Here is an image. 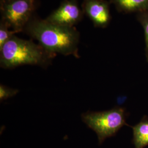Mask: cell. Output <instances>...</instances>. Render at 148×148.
I'll use <instances>...</instances> for the list:
<instances>
[{
	"mask_svg": "<svg viewBox=\"0 0 148 148\" xmlns=\"http://www.w3.org/2000/svg\"><path fill=\"white\" fill-rule=\"evenodd\" d=\"M28 35L38 41L48 53L56 56L72 55L79 58V34L74 27L60 26L33 16L25 27Z\"/></svg>",
	"mask_w": 148,
	"mask_h": 148,
	"instance_id": "cell-1",
	"label": "cell"
},
{
	"mask_svg": "<svg viewBox=\"0 0 148 148\" xmlns=\"http://www.w3.org/2000/svg\"><path fill=\"white\" fill-rule=\"evenodd\" d=\"M54 57L40 44L14 35L0 48V65L5 69L23 65L46 66Z\"/></svg>",
	"mask_w": 148,
	"mask_h": 148,
	"instance_id": "cell-2",
	"label": "cell"
},
{
	"mask_svg": "<svg viewBox=\"0 0 148 148\" xmlns=\"http://www.w3.org/2000/svg\"><path fill=\"white\" fill-rule=\"evenodd\" d=\"M82 118L83 121L97 133L100 143L114 135L126 124L125 111L119 108L108 111L86 113Z\"/></svg>",
	"mask_w": 148,
	"mask_h": 148,
	"instance_id": "cell-3",
	"label": "cell"
},
{
	"mask_svg": "<svg viewBox=\"0 0 148 148\" xmlns=\"http://www.w3.org/2000/svg\"><path fill=\"white\" fill-rule=\"evenodd\" d=\"M35 8V0H0L1 20L12 30L24 31Z\"/></svg>",
	"mask_w": 148,
	"mask_h": 148,
	"instance_id": "cell-4",
	"label": "cell"
},
{
	"mask_svg": "<svg viewBox=\"0 0 148 148\" xmlns=\"http://www.w3.org/2000/svg\"><path fill=\"white\" fill-rule=\"evenodd\" d=\"M84 14L77 0H64L58 8L45 19L60 26L74 27L82 20Z\"/></svg>",
	"mask_w": 148,
	"mask_h": 148,
	"instance_id": "cell-5",
	"label": "cell"
},
{
	"mask_svg": "<svg viewBox=\"0 0 148 148\" xmlns=\"http://www.w3.org/2000/svg\"><path fill=\"white\" fill-rule=\"evenodd\" d=\"M82 10L93 22L94 25L98 27H107L110 21L111 16L109 5L104 0H84Z\"/></svg>",
	"mask_w": 148,
	"mask_h": 148,
	"instance_id": "cell-6",
	"label": "cell"
},
{
	"mask_svg": "<svg viewBox=\"0 0 148 148\" xmlns=\"http://www.w3.org/2000/svg\"><path fill=\"white\" fill-rule=\"evenodd\" d=\"M111 2L121 12L140 13L148 11V0H111Z\"/></svg>",
	"mask_w": 148,
	"mask_h": 148,
	"instance_id": "cell-7",
	"label": "cell"
},
{
	"mask_svg": "<svg viewBox=\"0 0 148 148\" xmlns=\"http://www.w3.org/2000/svg\"><path fill=\"white\" fill-rule=\"evenodd\" d=\"M133 143L135 148H143L148 145V119L142 121L133 127Z\"/></svg>",
	"mask_w": 148,
	"mask_h": 148,
	"instance_id": "cell-8",
	"label": "cell"
},
{
	"mask_svg": "<svg viewBox=\"0 0 148 148\" xmlns=\"http://www.w3.org/2000/svg\"><path fill=\"white\" fill-rule=\"evenodd\" d=\"M10 27L1 20L0 21V48L7 42L11 37L13 36L15 34L18 33V32L10 30Z\"/></svg>",
	"mask_w": 148,
	"mask_h": 148,
	"instance_id": "cell-9",
	"label": "cell"
},
{
	"mask_svg": "<svg viewBox=\"0 0 148 148\" xmlns=\"http://www.w3.org/2000/svg\"><path fill=\"white\" fill-rule=\"evenodd\" d=\"M138 21L142 24L145 32V52L148 62V11L140 12L138 16Z\"/></svg>",
	"mask_w": 148,
	"mask_h": 148,
	"instance_id": "cell-10",
	"label": "cell"
},
{
	"mask_svg": "<svg viewBox=\"0 0 148 148\" xmlns=\"http://www.w3.org/2000/svg\"><path fill=\"white\" fill-rule=\"evenodd\" d=\"M18 90L12 89L8 87H6L3 85L0 86V99L3 101L8 98L12 97L16 95L18 93Z\"/></svg>",
	"mask_w": 148,
	"mask_h": 148,
	"instance_id": "cell-11",
	"label": "cell"
}]
</instances>
